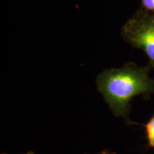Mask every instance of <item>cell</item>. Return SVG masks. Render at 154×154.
Segmentation results:
<instances>
[{"label":"cell","mask_w":154,"mask_h":154,"mask_svg":"<svg viewBox=\"0 0 154 154\" xmlns=\"http://www.w3.org/2000/svg\"><path fill=\"white\" fill-rule=\"evenodd\" d=\"M1 154H7V153H1ZM24 154H34V153L33 151H29V152H27V153H24Z\"/></svg>","instance_id":"obj_6"},{"label":"cell","mask_w":154,"mask_h":154,"mask_svg":"<svg viewBox=\"0 0 154 154\" xmlns=\"http://www.w3.org/2000/svg\"><path fill=\"white\" fill-rule=\"evenodd\" d=\"M141 8L154 14V0H141Z\"/></svg>","instance_id":"obj_4"},{"label":"cell","mask_w":154,"mask_h":154,"mask_svg":"<svg viewBox=\"0 0 154 154\" xmlns=\"http://www.w3.org/2000/svg\"><path fill=\"white\" fill-rule=\"evenodd\" d=\"M151 67L138 66L128 63L119 69L103 71L96 78L97 89L115 116L123 117L127 124H133L128 119L131 101L136 96L149 98L154 94V80L149 76Z\"/></svg>","instance_id":"obj_1"},{"label":"cell","mask_w":154,"mask_h":154,"mask_svg":"<svg viewBox=\"0 0 154 154\" xmlns=\"http://www.w3.org/2000/svg\"><path fill=\"white\" fill-rule=\"evenodd\" d=\"M148 146L154 149V114L145 125Z\"/></svg>","instance_id":"obj_3"},{"label":"cell","mask_w":154,"mask_h":154,"mask_svg":"<svg viewBox=\"0 0 154 154\" xmlns=\"http://www.w3.org/2000/svg\"><path fill=\"white\" fill-rule=\"evenodd\" d=\"M121 36L134 48L143 50L149 66L154 68V14L140 7L124 25Z\"/></svg>","instance_id":"obj_2"},{"label":"cell","mask_w":154,"mask_h":154,"mask_svg":"<svg viewBox=\"0 0 154 154\" xmlns=\"http://www.w3.org/2000/svg\"><path fill=\"white\" fill-rule=\"evenodd\" d=\"M96 154H116V153H114V152L111 153V152H109L108 150H104V151L100 152V153H96Z\"/></svg>","instance_id":"obj_5"}]
</instances>
